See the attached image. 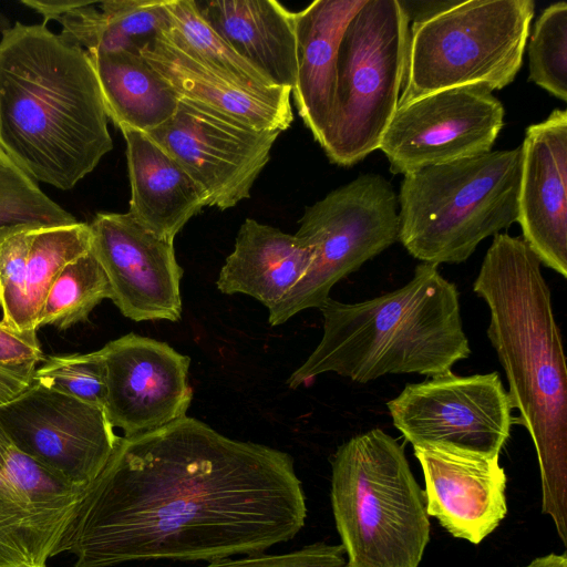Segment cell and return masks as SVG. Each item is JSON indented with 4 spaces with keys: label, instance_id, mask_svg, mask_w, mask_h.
Returning a JSON list of instances; mask_svg holds the SVG:
<instances>
[{
    "label": "cell",
    "instance_id": "5b68a950",
    "mask_svg": "<svg viewBox=\"0 0 567 567\" xmlns=\"http://www.w3.org/2000/svg\"><path fill=\"white\" fill-rule=\"evenodd\" d=\"M330 499L349 567H419L430 516L394 437L372 429L342 443L331 460Z\"/></svg>",
    "mask_w": 567,
    "mask_h": 567
},
{
    "label": "cell",
    "instance_id": "e575fe53",
    "mask_svg": "<svg viewBox=\"0 0 567 567\" xmlns=\"http://www.w3.org/2000/svg\"><path fill=\"white\" fill-rule=\"evenodd\" d=\"M35 329L18 330L0 321V364L24 367L41 363L42 352Z\"/></svg>",
    "mask_w": 567,
    "mask_h": 567
},
{
    "label": "cell",
    "instance_id": "9a60e30c",
    "mask_svg": "<svg viewBox=\"0 0 567 567\" xmlns=\"http://www.w3.org/2000/svg\"><path fill=\"white\" fill-rule=\"evenodd\" d=\"M105 364V415L124 436L186 415L193 399L190 358L166 342L127 333L100 349Z\"/></svg>",
    "mask_w": 567,
    "mask_h": 567
},
{
    "label": "cell",
    "instance_id": "ffe728a7",
    "mask_svg": "<svg viewBox=\"0 0 567 567\" xmlns=\"http://www.w3.org/2000/svg\"><path fill=\"white\" fill-rule=\"evenodd\" d=\"M202 17L275 86L292 91L297 76L296 12L276 0L195 1Z\"/></svg>",
    "mask_w": 567,
    "mask_h": 567
},
{
    "label": "cell",
    "instance_id": "603a6c76",
    "mask_svg": "<svg viewBox=\"0 0 567 567\" xmlns=\"http://www.w3.org/2000/svg\"><path fill=\"white\" fill-rule=\"evenodd\" d=\"M313 258L315 248L295 235L247 218L216 286L223 293H244L270 309L303 278Z\"/></svg>",
    "mask_w": 567,
    "mask_h": 567
},
{
    "label": "cell",
    "instance_id": "277c9868",
    "mask_svg": "<svg viewBox=\"0 0 567 567\" xmlns=\"http://www.w3.org/2000/svg\"><path fill=\"white\" fill-rule=\"evenodd\" d=\"M319 309L322 338L291 373V389L327 372L359 383L386 374L432 378L471 354L458 290L431 264H419L393 291L353 303L329 297Z\"/></svg>",
    "mask_w": 567,
    "mask_h": 567
},
{
    "label": "cell",
    "instance_id": "7402d4cb",
    "mask_svg": "<svg viewBox=\"0 0 567 567\" xmlns=\"http://www.w3.org/2000/svg\"><path fill=\"white\" fill-rule=\"evenodd\" d=\"M43 23L62 24L61 37L86 52L140 53L171 25L166 0H21Z\"/></svg>",
    "mask_w": 567,
    "mask_h": 567
},
{
    "label": "cell",
    "instance_id": "4316f807",
    "mask_svg": "<svg viewBox=\"0 0 567 567\" xmlns=\"http://www.w3.org/2000/svg\"><path fill=\"white\" fill-rule=\"evenodd\" d=\"M87 223L34 226L27 261V310L32 328L45 297L63 268L91 249ZM38 330V329H37Z\"/></svg>",
    "mask_w": 567,
    "mask_h": 567
},
{
    "label": "cell",
    "instance_id": "f1b7e54d",
    "mask_svg": "<svg viewBox=\"0 0 567 567\" xmlns=\"http://www.w3.org/2000/svg\"><path fill=\"white\" fill-rule=\"evenodd\" d=\"M7 466L11 481L31 509L61 539L86 486L70 483L13 444Z\"/></svg>",
    "mask_w": 567,
    "mask_h": 567
},
{
    "label": "cell",
    "instance_id": "8fae6325",
    "mask_svg": "<svg viewBox=\"0 0 567 567\" xmlns=\"http://www.w3.org/2000/svg\"><path fill=\"white\" fill-rule=\"evenodd\" d=\"M502 102L487 87L437 91L399 106L380 142L393 174L482 155L504 125Z\"/></svg>",
    "mask_w": 567,
    "mask_h": 567
},
{
    "label": "cell",
    "instance_id": "f546056e",
    "mask_svg": "<svg viewBox=\"0 0 567 567\" xmlns=\"http://www.w3.org/2000/svg\"><path fill=\"white\" fill-rule=\"evenodd\" d=\"M76 221L0 147V229L17 225H70Z\"/></svg>",
    "mask_w": 567,
    "mask_h": 567
},
{
    "label": "cell",
    "instance_id": "52a82bcc",
    "mask_svg": "<svg viewBox=\"0 0 567 567\" xmlns=\"http://www.w3.org/2000/svg\"><path fill=\"white\" fill-rule=\"evenodd\" d=\"M533 0H466L437 17L410 25L408 65L399 106L460 86L489 91L518 73Z\"/></svg>",
    "mask_w": 567,
    "mask_h": 567
},
{
    "label": "cell",
    "instance_id": "d6986e66",
    "mask_svg": "<svg viewBox=\"0 0 567 567\" xmlns=\"http://www.w3.org/2000/svg\"><path fill=\"white\" fill-rule=\"evenodd\" d=\"M131 185L128 214L155 235L173 241L186 223L208 206L204 190L150 135L122 128Z\"/></svg>",
    "mask_w": 567,
    "mask_h": 567
},
{
    "label": "cell",
    "instance_id": "ba28073f",
    "mask_svg": "<svg viewBox=\"0 0 567 567\" xmlns=\"http://www.w3.org/2000/svg\"><path fill=\"white\" fill-rule=\"evenodd\" d=\"M410 24L396 0H364L342 33L330 123L320 144L331 163L351 166L373 151L398 110Z\"/></svg>",
    "mask_w": 567,
    "mask_h": 567
},
{
    "label": "cell",
    "instance_id": "d590c367",
    "mask_svg": "<svg viewBox=\"0 0 567 567\" xmlns=\"http://www.w3.org/2000/svg\"><path fill=\"white\" fill-rule=\"evenodd\" d=\"M35 369V365L7 367L0 364V406L18 398L33 383Z\"/></svg>",
    "mask_w": 567,
    "mask_h": 567
},
{
    "label": "cell",
    "instance_id": "d4e9b609",
    "mask_svg": "<svg viewBox=\"0 0 567 567\" xmlns=\"http://www.w3.org/2000/svg\"><path fill=\"white\" fill-rule=\"evenodd\" d=\"M11 445L0 424V567H47L60 538L11 481L7 466Z\"/></svg>",
    "mask_w": 567,
    "mask_h": 567
},
{
    "label": "cell",
    "instance_id": "5bb4252c",
    "mask_svg": "<svg viewBox=\"0 0 567 567\" xmlns=\"http://www.w3.org/2000/svg\"><path fill=\"white\" fill-rule=\"evenodd\" d=\"M89 226L91 250L121 313L134 321H178L183 269L174 243L150 231L128 213H97Z\"/></svg>",
    "mask_w": 567,
    "mask_h": 567
},
{
    "label": "cell",
    "instance_id": "484cf974",
    "mask_svg": "<svg viewBox=\"0 0 567 567\" xmlns=\"http://www.w3.org/2000/svg\"><path fill=\"white\" fill-rule=\"evenodd\" d=\"M166 7L171 25L161 33L166 40L243 84L278 87L209 25L195 0H166Z\"/></svg>",
    "mask_w": 567,
    "mask_h": 567
},
{
    "label": "cell",
    "instance_id": "2e32d148",
    "mask_svg": "<svg viewBox=\"0 0 567 567\" xmlns=\"http://www.w3.org/2000/svg\"><path fill=\"white\" fill-rule=\"evenodd\" d=\"M425 483L426 512L452 536L478 545L507 514L499 456L444 445L413 446Z\"/></svg>",
    "mask_w": 567,
    "mask_h": 567
},
{
    "label": "cell",
    "instance_id": "1f68e13d",
    "mask_svg": "<svg viewBox=\"0 0 567 567\" xmlns=\"http://www.w3.org/2000/svg\"><path fill=\"white\" fill-rule=\"evenodd\" d=\"M33 382L104 410L105 364L101 350L45 357Z\"/></svg>",
    "mask_w": 567,
    "mask_h": 567
},
{
    "label": "cell",
    "instance_id": "7a4b0ae2",
    "mask_svg": "<svg viewBox=\"0 0 567 567\" xmlns=\"http://www.w3.org/2000/svg\"><path fill=\"white\" fill-rule=\"evenodd\" d=\"M473 291L488 307L487 337L536 450L542 512L567 545V365L550 288L526 243L499 233Z\"/></svg>",
    "mask_w": 567,
    "mask_h": 567
},
{
    "label": "cell",
    "instance_id": "9c48e42d",
    "mask_svg": "<svg viewBox=\"0 0 567 567\" xmlns=\"http://www.w3.org/2000/svg\"><path fill=\"white\" fill-rule=\"evenodd\" d=\"M398 197L379 174H361L306 208L296 237L315 248L303 278L268 309L270 326L320 308L332 287L398 241Z\"/></svg>",
    "mask_w": 567,
    "mask_h": 567
},
{
    "label": "cell",
    "instance_id": "8d00e7d4",
    "mask_svg": "<svg viewBox=\"0 0 567 567\" xmlns=\"http://www.w3.org/2000/svg\"><path fill=\"white\" fill-rule=\"evenodd\" d=\"M409 23L420 24L456 7L462 0H396Z\"/></svg>",
    "mask_w": 567,
    "mask_h": 567
},
{
    "label": "cell",
    "instance_id": "44dd1931",
    "mask_svg": "<svg viewBox=\"0 0 567 567\" xmlns=\"http://www.w3.org/2000/svg\"><path fill=\"white\" fill-rule=\"evenodd\" d=\"M363 2L316 0L296 12L298 66L291 94L301 120L319 144L334 105L339 43Z\"/></svg>",
    "mask_w": 567,
    "mask_h": 567
},
{
    "label": "cell",
    "instance_id": "d6a6232c",
    "mask_svg": "<svg viewBox=\"0 0 567 567\" xmlns=\"http://www.w3.org/2000/svg\"><path fill=\"white\" fill-rule=\"evenodd\" d=\"M34 226L0 229L1 321L18 330L34 329L29 321L25 296L27 261Z\"/></svg>",
    "mask_w": 567,
    "mask_h": 567
},
{
    "label": "cell",
    "instance_id": "f35d334b",
    "mask_svg": "<svg viewBox=\"0 0 567 567\" xmlns=\"http://www.w3.org/2000/svg\"><path fill=\"white\" fill-rule=\"evenodd\" d=\"M12 28V24L7 16L0 12V33L3 34Z\"/></svg>",
    "mask_w": 567,
    "mask_h": 567
},
{
    "label": "cell",
    "instance_id": "836d02e7",
    "mask_svg": "<svg viewBox=\"0 0 567 567\" xmlns=\"http://www.w3.org/2000/svg\"><path fill=\"white\" fill-rule=\"evenodd\" d=\"M205 567H349L343 547L316 543L282 555H247L224 558Z\"/></svg>",
    "mask_w": 567,
    "mask_h": 567
},
{
    "label": "cell",
    "instance_id": "8992f818",
    "mask_svg": "<svg viewBox=\"0 0 567 567\" xmlns=\"http://www.w3.org/2000/svg\"><path fill=\"white\" fill-rule=\"evenodd\" d=\"M520 146L426 166L404 175L398 240L422 262L461 264L517 221Z\"/></svg>",
    "mask_w": 567,
    "mask_h": 567
},
{
    "label": "cell",
    "instance_id": "ac0fdd59",
    "mask_svg": "<svg viewBox=\"0 0 567 567\" xmlns=\"http://www.w3.org/2000/svg\"><path fill=\"white\" fill-rule=\"evenodd\" d=\"M140 53L179 101L258 130L282 132L293 121L290 89H259L243 84L173 44L162 34Z\"/></svg>",
    "mask_w": 567,
    "mask_h": 567
},
{
    "label": "cell",
    "instance_id": "3957f363",
    "mask_svg": "<svg viewBox=\"0 0 567 567\" xmlns=\"http://www.w3.org/2000/svg\"><path fill=\"white\" fill-rule=\"evenodd\" d=\"M89 53L42 24L0 40V147L37 183L73 188L113 148Z\"/></svg>",
    "mask_w": 567,
    "mask_h": 567
},
{
    "label": "cell",
    "instance_id": "30bf717a",
    "mask_svg": "<svg viewBox=\"0 0 567 567\" xmlns=\"http://www.w3.org/2000/svg\"><path fill=\"white\" fill-rule=\"evenodd\" d=\"M386 406L412 446L444 445L494 457L509 437L513 408L497 372L451 371L408 383Z\"/></svg>",
    "mask_w": 567,
    "mask_h": 567
},
{
    "label": "cell",
    "instance_id": "83f0119b",
    "mask_svg": "<svg viewBox=\"0 0 567 567\" xmlns=\"http://www.w3.org/2000/svg\"><path fill=\"white\" fill-rule=\"evenodd\" d=\"M111 298L106 275L90 249L68 264L51 286L37 329L53 326L65 330L87 320L102 300Z\"/></svg>",
    "mask_w": 567,
    "mask_h": 567
},
{
    "label": "cell",
    "instance_id": "6da1fadb",
    "mask_svg": "<svg viewBox=\"0 0 567 567\" xmlns=\"http://www.w3.org/2000/svg\"><path fill=\"white\" fill-rule=\"evenodd\" d=\"M307 517L292 457L189 416L120 436L84 488L53 557L73 567L215 561L292 539Z\"/></svg>",
    "mask_w": 567,
    "mask_h": 567
},
{
    "label": "cell",
    "instance_id": "e0dca14e",
    "mask_svg": "<svg viewBox=\"0 0 567 567\" xmlns=\"http://www.w3.org/2000/svg\"><path fill=\"white\" fill-rule=\"evenodd\" d=\"M517 221L540 265L567 278V112L526 128Z\"/></svg>",
    "mask_w": 567,
    "mask_h": 567
},
{
    "label": "cell",
    "instance_id": "4fadbf2b",
    "mask_svg": "<svg viewBox=\"0 0 567 567\" xmlns=\"http://www.w3.org/2000/svg\"><path fill=\"white\" fill-rule=\"evenodd\" d=\"M0 424L18 450L83 487L120 440L103 409L34 382L0 406Z\"/></svg>",
    "mask_w": 567,
    "mask_h": 567
},
{
    "label": "cell",
    "instance_id": "74e56055",
    "mask_svg": "<svg viewBox=\"0 0 567 567\" xmlns=\"http://www.w3.org/2000/svg\"><path fill=\"white\" fill-rule=\"evenodd\" d=\"M523 567H567L566 554H548L533 559Z\"/></svg>",
    "mask_w": 567,
    "mask_h": 567
},
{
    "label": "cell",
    "instance_id": "cb8c5ba5",
    "mask_svg": "<svg viewBox=\"0 0 567 567\" xmlns=\"http://www.w3.org/2000/svg\"><path fill=\"white\" fill-rule=\"evenodd\" d=\"M107 117L120 128L144 133L159 127L177 111L179 99L141 53L87 52Z\"/></svg>",
    "mask_w": 567,
    "mask_h": 567
},
{
    "label": "cell",
    "instance_id": "4dcf8cb0",
    "mask_svg": "<svg viewBox=\"0 0 567 567\" xmlns=\"http://www.w3.org/2000/svg\"><path fill=\"white\" fill-rule=\"evenodd\" d=\"M529 80L567 100V3L547 7L534 24L528 44Z\"/></svg>",
    "mask_w": 567,
    "mask_h": 567
},
{
    "label": "cell",
    "instance_id": "7c38bea8",
    "mask_svg": "<svg viewBox=\"0 0 567 567\" xmlns=\"http://www.w3.org/2000/svg\"><path fill=\"white\" fill-rule=\"evenodd\" d=\"M280 133L179 101L175 114L146 134L204 190L209 207L225 210L250 197Z\"/></svg>",
    "mask_w": 567,
    "mask_h": 567
}]
</instances>
